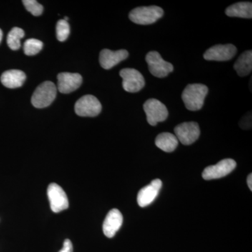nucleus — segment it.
Wrapping results in <instances>:
<instances>
[{
	"label": "nucleus",
	"mask_w": 252,
	"mask_h": 252,
	"mask_svg": "<svg viewBox=\"0 0 252 252\" xmlns=\"http://www.w3.org/2000/svg\"><path fill=\"white\" fill-rule=\"evenodd\" d=\"M146 61L151 74L158 78L166 77L173 71V65L162 59L157 51H151L146 56Z\"/></svg>",
	"instance_id": "39448f33"
},
{
	"label": "nucleus",
	"mask_w": 252,
	"mask_h": 252,
	"mask_svg": "<svg viewBox=\"0 0 252 252\" xmlns=\"http://www.w3.org/2000/svg\"><path fill=\"white\" fill-rule=\"evenodd\" d=\"M23 5L33 16H39L42 14L44 7L36 0H24Z\"/></svg>",
	"instance_id": "5701e85b"
},
{
	"label": "nucleus",
	"mask_w": 252,
	"mask_h": 252,
	"mask_svg": "<svg viewBox=\"0 0 252 252\" xmlns=\"http://www.w3.org/2000/svg\"><path fill=\"white\" fill-rule=\"evenodd\" d=\"M123 223V215L117 209H112L107 214L104 220L102 229L104 234L109 238H112L120 229Z\"/></svg>",
	"instance_id": "2eb2a0df"
},
{
	"label": "nucleus",
	"mask_w": 252,
	"mask_h": 252,
	"mask_svg": "<svg viewBox=\"0 0 252 252\" xmlns=\"http://www.w3.org/2000/svg\"><path fill=\"white\" fill-rule=\"evenodd\" d=\"M25 35L24 31L21 28L15 27L9 32L7 36V44L13 51H16L21 47V39Z\"/></svg>",
	"instance_id": "aec40b11"
},
{
	"label": "nucleus",
	"mask_w": 252,
	"mask_h": 252,
	"mask_svg": "<svg viewBox=\"0 0 252 252\" xmlns=\"http://www.w3.org/2000/svg\"><path fill=\"white\" fill-rule=\"evenodd\" d=\"M128 55L126 50L113 51L109 49H103L99 54V63L101 67L104 69H110L127 59Z\"/></svg>",
	"instance_id": "4468645a"
},
{
	"label": "nucleus",
	"mask_w": 252,
	"mask_h": 252,
	"mask_svg": "<svg viewBox=\"0 0 252 252\" xmlns=\"http://www.w3.org/2000/svg\"><path fill=\"white\" fill-rule=\"evenodd\" d=\"M82 81V77L77 73H60L58 75V89L62 94H70L80 87Z\"/></svg>",
	"instance_id": "f8f14e48"
},
{
	"label": "nucleus",
	"mask_w": 252,
	"mask_h": 252,
	"mask_svg": "<svg viewBox=\"0 0 252 252\" xmlns=\"http://www.w3.org/2000/svg\"><path fill=\"white\" fill-rule=\"evenodd\" d=\"M225 14L229 17L252 18V2L242 1V2L235 3L227 8L225 10Z\"/></svg>",
	"instance_id": "f3484780"
},
{
	"label": "nucleus",
	"mask_w": 252,
	"mask_h": 252,
	"mask_svg": "<svg viewBox=\"0 0 252 252\" xmlns=\"http://www.w3.org/2000/svg\"><path fill=\"white\" fill-rule=\"evenodd\" d=\"M236 54L237 48L233 44H219L207 49L203 57L206 61H227L233 59Z\"/></svg>",
	"instance_id": "9b49d317"
},
{
	"label": "nucleus",
	"mask_w": 252,
	"mask_h": 252,
	"mask_svg": "<svg viewBox=\"0 0 252 252\" xmlns=\"http://www.w3.org/2000/svg\"><path fill=\"white\" fill-rule=\"evenodd\" d=\"M143 107L147 122L151 126H157L158 123L164 122L168 117L167 107L157 99L152 98L146 101Z\"/></svg>",
	"instance_id": "20e7f679"
},
{
	"label": "nucleus",
	"mask_w": 252,
	"mask_h": 252,
	"mask_svg": "<svg viewBox=\"0 0 252 252\" xmlns=\"http://www.w3.org/2000/svg\"><path fill=\"white\" fill-rule=\"evenodd\" d=\"M2 36H3L2 31H1V30L0 29V43H1V39H2Z\"/></svg>",
	"instance_id": "bb28decb"
},
{
	"label": "nucleus",
	"mask_w": 252,
	"mask_h": 252,
	"mask_svg": "<svg viewBox=\"0 0 252 252\" xmlns=\"http://www.w3.org/2000/svg\"><path fill=\"white\" fill-rule=\"evenodd\" d=\"M50 207L55 213H59L67 210L69 207V200L65 192L59 185L50 184L47 189Z\"/></svg>",
	"instance_id": "6e6552de"
},
{
	"label": "nucleus",
	"mask_w": 252,
	"mask_h": 252,
	"mask_svg": "<svg viewBox=\"0 0 252 252\" xmlns=\"http://www.w3.org/2000/svg\"><path fill=\"white\" fill-rule=\"evenodd\" d=\"M240 127L243 129L251 128L252 126V115L251 112L247 114L245 117L242 119L241 122L240 123Z\"/></svg>",
	"instance_id": "b1692460"
},
{
	"label": "nucleus",
	"mask_w": 252,
	"mask_h": 252,
	"mask_svg": "<svg viewBox=\"0 0 252 252\" xmlns=\"http://www.w3.org/2000/svg\"><path fill=\"white\" fill-rule=\"evenodd\" d=\"M69 33H70V28H69V23L64 19L60 20L56 26V35H57L58 40L65 41L69 36Z\"/></svg>",
	"instance_id": "4be33fe9"
},
{
	"label": "nucleus",
	"mask_w": 252,
	"mask_h": 252,
	"mask_svg": "<svg viewBox=\"0 0 252 252\" xmlns=\"http://www.w3.org/2000/svg\"><path fill=\"white\" fill-rule=\"evenodd\" d=\"M162 187L161 180L157 179L153 180L149 185L143 187L137 195V203L141 207L148 206L153 203L154 200L158 195Z\"/></svg>",
	"instance_id": "ddd939ff"
},
{
	"label": "nucleus",
	"mask_w": 252,
	"mask_h": 252,
	"mask_svg": "<svg viewBox=\"0 0 252 252\" xmlns=\"http://www.w3.org/2000/svg\"><path fill=\"white\" fill-rule=\"evenodd\" d=\"M163 14V10L159 6H141L132 10L129 14V18L136 24L146 26L157 22Z\"/></svg>",
	"instance_id": "7ed1b4c3"
},
{
	"label": "nucleus",
	"mask_w": 252,
	"mask_h": 252,
	"mask_svg": "<svg viewBox=\"0 0 252 252\" xmlns=\"http://www.w3.org/2000/svg\"><path fill=\"white\" fill-rule=\"evenodd\" d=\"M208 88L201 84H189L182 94L186 107L190 111H198L203 107Z\"/></svg>",
	"instance_id": "f257e3e1"
},
{
	"label": "nucleus",
	"mask_w": 252,
	"mask_h": 252,
	"mask_svg": "<svg viewBox=\"0 0 252 252\" xmlns=\"http://www.w3.org/2000/svg\"><path fill=\"white\" fill-rule=\"evenodd\" d=\"M234 69L240 77H246L252 70V52L247 51L240 55L234 64Z\"/></svg>",
	"instance_id": "6ab92c4d"
},
{
	"label": "nucleus",
	"mask_w": 252,
	"mask_h": 252,
	"mask_svg": "<svg viewBox=\"0 0 252 252\" xmlns=\"http://www.w3.org/2000/svg\"><path fill=\"white\" fill-rule=\"evenodd\" d=\"M237 163L233 159L226 158L220 160L216 165L207 167L203 172V178L205 180H217L228 175L234 170Z\"/></svg>",
	"instance_id": "9d476101"
},
{
	"label": "nucleus",
	"mask_w": 252,
	"mask_h": 252,
	"mask_svg": "<svg viewBox=\"0 0 252 252\" xmlns=\"http://www.w3.org/2000/svg\"><path fill=\"white\" fill-rule=\"evenodd\" d=\"M248 185L250 190H252V175L250 174L248 177Z\"/></svg>",
	"instance_id": "a878e982"
},
{
	"label": "nucleus",
	"mask_w": 252,
	"mask_h": 252,
	"mask_svg": "<svg viewBox=\"0 0 252 252\" xmlns=\"http://www.w3.org/2000/svg\"><path fill=\"white\" fill-rule=\"evenodd\" d=\"M59 252H73L72 243L69 239L64 240L63 248Z\"/></svg>",
	"instance_id": "393cba45"
},
{
	"label": "nucleus",
	"mask_w": 252,
	"mask_h": 252,
	"mask_svg": "<svg viewBox=\"0 0 252 252\" xmlns=\"http://www.w3.org/2000/svg\"><path fill=\"white\" fill-rule=\"evenodd\" d=\"M156 145L163 152H174L178 146L179 141L177 137L170 132H162L159 134L156 138Z\"/></svg>",
	"instance_id": "a211bd4d"
},
{
	"label": "nucleus",
	"mask_w": 252,
	"mask_h": 252,
	"mask_svg": "<svg viewBox=\"0 0 252 252\" xmlns=\"http://www.w3.org/2000/svg\"><path fill=\"white\" fill-rule=\"evenodd\" d=\"M57 94V88L51 81H44L37 88L32 97L31 102L34 107L45 108L54 102Z\"/></svg>",
	"instance_id": "f03ea898"
},
{
	"label": "nucleus",
	"mask_w": 252,
	"mask_h": 252,
	"mask_svg": "<svg viewBox=\"0 0 252 252\" xmlns=\"http://www.w3.org/2000/svg\"><path fill=\"white\" fill-rule=\"evenodd\" d=\"M177 140L184 145L194 143L200 137V127L196 122H185L177 126L175 128Z\"/></svg>",
	"instance_id": "1a4fd4ad"
},
{
	"label": "nucleus",
	"mask_w": 252,
	"mask_h": 252,
	"mask_svg": "<svg viewBox=\"0 0 252 252\" xmlns=\"http://www.w3.org/2000/svg\"><path fill=\"white\" fill-rule=\"evenodd\" d=\"M42 48V41L36 39H29L24 43L23 51L27 56H34L41 51Z\"/></svg>",
	"instance_id": "412c9836"
},
{
	"label": "nucleus",
	"mask_w": 252,
	"mask_h": 252,
	"mask_svg": "<svg viewBox=\"0 0 252 252\" xmlns=\"http://www.w3.org/2000/svg\"><path fill=\"white\" fill-rule=\"evenodd\" d=\"M26 79V74L18 69H10L3 73L1 76V84L9 89L21 87Z\"/></svg>",
	"instance_id": "dca6fc26"
},
{
	"label": "nucleus",
	"mask_w": 252,
	"mask_h": 252,
	"mask_svg": "<svg viewBox=\"0 0 252 252\" xmlns=\"http://www.w3.org/2000/svg\"><path fill=\"white\" fill-rule=\"evenodd\" d=\"M119 74L123 79V88L127 92H139L145 85L143 75L137 69L126 68L121 70Z\"/></svg>",
	"instance_id": "0eeeda50"
},
{
	"label": "nucleus",
	"mask_w": 252,
	"mask_h": 252,
	"mask_svg": "<svg viewBox=\"0 0 252 252\" xmlns=\"http://www.w3.org/2000/svg\"><path fill=\"white\" fill-rule=\"evenodd\" d=\"M76 114L79 117H94L102 111V105L98 99L94 95L87 94L78 99L74 106Z\"/></svg>",
	"instance_id": "423d86ee"
}]
</instances>
